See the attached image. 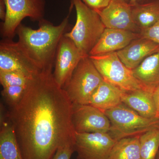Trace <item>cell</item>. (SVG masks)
Listing matches in <instances>:
<instances>
[{"label": "cell", "mask_w": 159, "mask_h": 159, "mask_svg": "<svg viewBox=\"0 0 159 159\" xmlns=\"http://www.w3.org/2000/svg\"><path fill=\"white\" fill-rule=\"evenodd\" d=\"M10 108L7 117L23 159H51L60 146L75 138L73 104L52 71L33 77L21 101Z\"/></svg>", "instance_id": "1"}, {"label": "cell", "mask_w": 159, "mask_h": 159, "mask_svg": "<svg viewBox=\"0 0 159 159\" xmlns=\"http://www.w3.org/2000/svg\"><path fill=\"white\" fill-rule=\"evenodd\" d=\"M74 5L71 3L68 14L59 25H54L43 19L39 28L33 29L21 24L16 30L18 42L41 71H52L60 42L68 28Z\"/></svg>", "instance_id": "2"}, {"label": "cell", "mask_w": 159, "mask_h": 159, "mask_svg": "<svg viewBox=\"0 0 159 159\" xmlns=\"http://www.w3.org/2000/svg\"><path fill=\"white\" fill-rule=\"evenodd\" d=\"M76 9L75 25L65 36L69 38L81 52L89 56L106 29L98 12L81 0H71Z\"/></svg>", "instance_id": "3"}, {"label": "cell", "mask_w": 159, "mask_h": 159, "mask_svg": "<svg viewBox=\"0 0 159 159\" xmlns=\"http://www.w3.org/2000/svg\"><path fill=\"white\" fill-rule=\"evenodd\" d=\"M111 122L109 133L116 141L123 138L140 136L159 127L158 118H145L123 103L103 112Z\"/></svg>", "instance_id": "4"}, {"label": "cell", "mask_w": 159, "mask_h": 159, "mask_svg": "<svg viewBox=\"0 0 159 159\" xmlns=\"http://www.w3.org/2000/svg\"><path fill=\"white\" fill-rule=\"evenodd\" d=\"M103 81L89 57L83 58L64 87L74 104H89L92 94Z\"/></svg>", "instance_id": "5"}, {"label": "cell", "mask_w": 159, "mask_h": 159, "mask_svg": "<svg viewBox=\"0 0 159 159\" xmlns=\"http://www.w3.org/2000/svg\"><path fill=\"white\" fill-rule=\"evenodd\" d=\"M89 57L105 82L123 92L145 89L134 76L132 70L120 60L116 52Z\"/></svg>", "instance_id": "6"}, {"label": "cell", "mask_w": 159, "mask_h": 159, "mask_svg": "<svg viewBox=\"0 0 159 159\" xmlns=\"http://www.w3.org/2000/svg\"><path fill=\"white\" fill-rule=\"evenodd\" d=\"M6 6V19L1 27L3 37L11 39L22 21L29 17L34 21L44 19L45 0H4Z\"/></svg>", "instance_id": "7"}, {"label": "cell", "mask_w": 159, "mask_h": 159, "mask_svg": "<svg viewBox=\"0 0 159 159\" xmlns=\"http://www.w3.org/2000/svg\"><path fill=\"white\" fill-rule=\"evenodd\" d=\"M19 71L32 79L42 71L18 42L5 39L0 43V71Z\"/></svg>", "instance_id": "8"}, {"label": "cell", "mask_w": 159, "mask_h": 159, "mask_svg": "<svg viewBox=\"0 0 159 159\" xmlns=\"http://www.w3.org/2000/svg\"><path fill=\"white\" fill-rule=\"evenodd\" d=\"M117 142L109 133L75 134V152L78 159H107Z\"/></svg>", "instance_id": "9"}, {"label": "cell", "mask_w": 159, "mask_h": 159, "mask_svg": "<svg viewBox=\"0 0 159 159\" xmlns=\"http://www.w3.org/2000/svg\"><path fill=\"white\" fill-rule=\"evenodd\" d=\"M87 55L83 54L74 42L64 35L57 48L53 73L54 80L61 88L70 79L80 61Z\"/></svg>", "instance_id": "10"}, {"label": "cell", "mask_w": 159, "mask_h": 159, "mask_svg": "<svg viewBox=\"0 0 159 159\" xmlns=\"http://www.w3.org/2000/svg\"><path fill=\"white\" fill-rule=\"evenodd\" d=\"M72 122L78 133H109L111 122L102 111L89 104H73Z\"/></svg>", "instance_id": "11"}, {"label": "cell", "mask_w": 159, "mask_h": 159, "mask_svg": "<svg viewBox=\"0 0 159 159\" xmlns=\"http://www.w3.org/2000/svg\"><path fill=\"white\" fill-rule=\"evenodd\" d=\"M97 11L106 28L140 33L141 30L134 22L129 3L122 0H111L106 7Z\"/></svg>", "instance_id": "12"}, {"label": "cell", "mask_w": 159, "mask_h": 159, "mask_svg": "<svg viewBox=\"0 0 159 159\" xmlns=\"http://www.w3.org/2000/svg\"><path fill=\"white\" fill-rule=\"evenodd\" d=\"M140 37L139 33L120 29L106 28L89 56H99L116 52Z\"/></svg>", "instance_id": "13"}, {"label": "cell", "mask_w": 159, "mask_h": 159, "mask_svg": "<svg viewBox=\"0 0 159 159\" xmlns=\"http://www.w3.org/2000/svg\"><path fill=\"white\" fill-rule=\"evenodd\" d=\"M159 51V45L150 40L139 38L132 41L124 48L116 52L122 62L133 70L148 56Z\"/></svg>", "instance_id": "14"}, {"label": "cell", "mask_w": 159, "mask_h": 159, "mask_svg": "<svg viewBox=\"0 0 159 159\" xmlns=\"http://www.w3.org/2000/svg\"><path fill=\"white\" fill-rule=\"evenodd\" d=\"M122 99L123 104L142 116L158 118L152 92L143 89L129 92L123 91Z\"/></svg>", "instance_id": "15"}, {"label": "cell", "mask_w": 159, "mask_h": 159, "mask_svg": "<svg viewBox=\"0 0 159 159\" xmlns=\"http://www.w3.org/2000/svg\"><path fill=\"white\" fill-rule=\"evenodd\" d=\"M132 71L142 86L153 93L159 85V51L146 57Z\"/></svg>", "instance_id": "16"}, {"label": "cell", "mask_w": 159, "mask_h": 159, "mask_svg": "<svg viewBox=\"0 0 159 159\" xmlns=\"http://www.w3.org/2000/svg\"><path fill=\"white\" fill-rule=\"evenodd\" d=\"M0 159H23L14 128L7 116L1 117Z\"/></svg>", "instance_id": "17"}, {"label": "cell", "mask_w": 159, "mask_h": 159, "mask_svg": "<svg viewBox=\"0 0 159 159\" xmlns=\"http://www.w3.org/2000/svg\"><path fill=\"white\" fill-rule=\"evenodd\" d=\"M123 91L103 80L92 94L89 104L104 112L122 103Z\"/></svg>", "instance_id": "18"}, {"label": "cell", "mask_w": 159, "mask_h": 159, "mask_svg": "<svg viewBox=\"0 0 159 159\" xmlns=\"http://www.w3.org/2000/svg\"><path fill=\"white\" fill-rule=\"evenodd\" d=\"M131 8L134 22L140 30L153 25L159 21V0L137 4Z\"/></svg>", "instance_id": "19"}, {"label": "cell", "mask_w": 159, "mask_h": 159, "mask_svg": "<svg viewBox=\"0 0 159 159\" xmlns=\"http://www.w3.org/2000/svg\"><path fill=\"white\" fill-rule=\"evenodd\" d=\"M107 159H140L139 136L117 141Z\"/></svg>", "instance_id": "20"}, {"label": "cell", "mask_w": 159, "mask_h": 159, "mask_svg": "<svg viewBox=\"0 0 159 159\" xmlns=\"http://www.w3.org/2000/svg\"><path fill=\"white\" fill-rule=\"evenodd\" d=\"M140 159H156L159 149V127L139 136Z\"/></svg>", "instance_id": "21"}, {"label": "cell", "mask_w": 159, "mask_h": 159, "mask_svg": "<svg viewBox=\"0 0 159 159\" xmlns=\"http://www.w3.org/2000/svg\"><path fill=\"white\" fill-rule=\"evenodd\" d=\"M31 79L19 71H0V83L3 88L10 86H27Z\"/></svg>", "instance_id": "22"}, {"label": "cell", "mask_w": 159, "mask_h": 159, "mask_svg": "<svg viewBox=\"0 0 159 159\" xmlns=\"http://www.w3.org/2000/svg\"><path fill=\"white\" fill-rule=\"evenodd\" d=\"M27 86H10L3 88L2 95L10 107L17 105L24 97Z\"/></svg>", "instance_id": "23"}, {"label": "cell", "mask_w": 159, "mask_h": 159, "mask_svg": "<svg viewBox=\"0 0 159 159\" xmlns=\"http://www.w3.org/2000/svg\"><path fill=\"white\" fill-rule=\"evenodd\" d=\"M75 138L60 146L51 159H70L75 152Z\"/></svg>", "instance_id": "24"}, {"label": "cell", "mask_w": 159, "mask_h": 159, "mask_svg": "<svg viewBox=\"0 0 159 159\" xmlns=\"http://www.w3.org/2000/svg\"><path fill=\"white\" fill-rule=\"evenodd\" d=\"M140 37L150 40L159 45V21L148 28L141 29Z\"/></svg>", "instance_id": "25"}, {"label": "cell", "mask_w": 159, "mask_h": 159, "mask_svg": "<svg viewBox=\"0 0 159 159\" xmlns=\"http://www.w3.org/2000/svg\"><path fill=\"white\" fill-rule=\"evenodd\" d=\"M86 6L96 11H100L108 6L111 0H81Z\"/></svg>", "instance_id": "26"}, {"label": "cell", "mask_w": 159, "mask_h": 159, "mask_svg": "<svg viewBox=\"0 0 159 159\" xmlns=\"http://www.w3.org/2000/svg\"><path fill=\"white\" fill-rule=\"evenodd\" d=\"M153 97L156 107L157 118L159 119V85L153 92Z\"/></svg>", "instance_id": "27"}, {"label": "cell", "mask_w": 159, "mask_h": 159, "mask_svg": "<svg viewBox=\"0 0 159 159\" xmlns=\"http://www.w3.org/2000/svg\"><path fill=\"white\" fill-rule=\"evenodd\" d=\"M6 6L4 0H0V19L3 22L6 19Z\"/></svg>", "instance_id": "28"}, {"label": "cell", "mask_w": 159, "mask_h": 159, "mask_svg": "<svg viewBox=\"0 0 159 159\" xmlns=\"http://www.w3.org/2000/svg\"><path fill=\"white\" fill-rule=\"evenodd\" d=\"M150 1L151 0H129V4L130 6H133L137 4L146 2Z\"/></svg>", "instance_id": "29"}, {"label": "cell", "mask_w": 159, "mask_h": 159, "mask_svg": "<svg viewBox=\"0 0 159 159\" xmlns=\"http://www.w3.org/2000/svg\"><path fill=\"white\" fill-rule=\"evenodd\" d=\"M122 1H124V2H126L129 3V0H122Z\"/></svg>", "instance_id": "30"}, {"label": "cell", "mask_w": 159, "mask_h": 159, "mask_svg": "<svg viewBox=\"0 0 159 159\" xmlns=\"http://www.w3.org/2000/svg\"><path fill=\"white\" fill-rule=\"evenodd\" d=\"M157 157V159H159V151L158 153Z\"/></svg>", "instance_id": "31"}]
</instances>
